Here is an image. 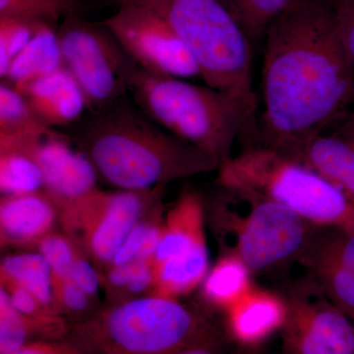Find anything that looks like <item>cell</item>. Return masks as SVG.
Masks as SVG:
<instances>
[{
	"mask_svg": "<svg viewBox=\"0 0 354 354\" xmlns=\"http://www.w3.org/2000/svg\"><path fill=\"white\" fill-rule=\"evenodd\" d=\"M232 354H256V353H254L253 349L239 348V351H235V353H232Z\"/></svg>",
	"mask_w": 354,
	"mask_h": 354,
	"instance_id": "cell-39",
	"label": "cell"
},
{
	"mask_svg": "<svg viewBox=\"0 0 354 354\" xmlns=\"http://www.w3.org/2000/svg\"><path fill=\"white\" fill-rule=\"evenodd\" d=\"M50 127L0 137V190L2 196L44 190V174L35 151Z\"/></svg>",
	"mask_w": 354,
	"mask_h": 354,
	"instance_id": "cell-19",
	"label": "cell"
},
{
	"mask_svg": "<svg viewBox=\"0 0 354 354\" xmlns=\"http://www.w3.org/2000/svg\"><path fill=\"white\" fill-rule=\"evenodd\" d=\"M79 0H0V18H16L58 28L72 15H81Z\"/></svg>",
	"mask_w": 354,
	"mask_h": 354,
	"instance_id": "cell-25",
	"label": "cell"
},
{
	"mask_svg": "<svg viewBox=\"0 0 354 354\" xmlns=\"http://www.w3.org/2000/svg\"><path fill=\"white\" fill-rule=\"evenodd\" d=\"M133 263L125 265L109 266L106 274V288L111 292H124L131 277Z\"/></svg>",
	"mask_w": 354,
	"mask_h": 354,
	"instance_id": "cell-37",
	"label": "cell"
},
{
	"mask_svg": "<svg viewBox=\"0 0 354 354\" xmlns=\"http://www.w3.org/2000/svg\"><path fill=\"white\" fill-rule=\"evenodd\" d=\"M281 153L318 172L354 203V145L348 140L326 131Z\"/></svg>",
	"mask_w": 354,
	"mask_h": 354,
	"instance_id": "cell-17",
	"label": "cell"
},
{
	"mask_svg": "<svg viewBox=\"0 0 354 354\" xmlns=\"http://www.w3.org/2000/svg\"><path fill=\"white\" fill-rule=\"evenodd\" d=\"M335 27L354 67V0H328Z\"/></svg>",
	"mask_w": 354,
	"mask_h": 354,
	"instance_id": "cell-32",
	"label": "cell"
},
{
	"mask_svg": "<svg viewBox=\"0 0 354 354\" xmlns=\"http://www.w3.org/2000/svg\"><path fill=\"white\" fill-rule=\"evenodd\" d=\"M251 41L264 39L268 27L300 0H223Z\"/></svg>",
	"mask_w": 354,
	"mask_h": 354,
	"instance_id": "cell-27",
	"label": "cell"
},
{
	"mask_svg": "<svg viewBox=\"0 0 354 354\" xmlns=\"http://www.w3.org/2000/svg\"><path fill=\"white\" fill-rule=\"evenodd\" d=\"M164 188L115 192L97 189L62 209L59 220L67 236L82 247L88 257L111 266L132 228L160 202Z\"/></svg>",
	"mask_w": 354,
	"mask_h": 354,
	"instance_id": "cell-9",
	"label": "cell"
},
{
	"mask_svg": "<svg viewBox=\"0 0 354 354\" xmlns=\"http://www.w3.org/2000/svg\"><path fill=\"white\" fill-rule=\"evenodd\" d=\"M39 120L25 95L6 81L0 84V136L48 128Z\"/></svg>",
	"mask_w": 354,
	"mask_h": 354,
	"instance_id": "cell-28",
	"label": "cell"
},
{
	"mask_svg": "<svg viewBox=\"0 0 354 354\" xmlns=\"http://www.w3.org/2000/svg\"><path fill=\"white\" fill-rule=\"evenodd\" d=\"M58 28L44 26L14 58L7 70L6 81L21 90L32 81L53 73L64 66Z\"/></svg>",
	"mask_w": 354,
	"mask_h": 354,
	"instance_id": "cell-20",
	"label": "cell"
},
{
	"mask_svg": "<svg viewBox=\"0 0 354 354\" xmlns=\"http://www.w3.org/2000/svg\"><path fill=\"white\" fill-rule=\"evenodd\" d=\"M57 36L64 65L82 88L88 111L106 108L129 94L140 66L102 21L69 16L58 26Z\"/></svg>",
	"mask_w": 354,
	"mask_h": 354,
	"instance_id": "cell-8",
	"label": "cell"
},
{
	"mask_svg": "<svg viewBox=\"0 0 354 354\" xmlns=\"http://www.w3.org/2000/svg\"><path fill=\"white\" fill-rule=\"evenodd\" d=\"M213 220L225 253L251 272L269 271L297 260L313 225L259 193L221 186Z\"/></svg>",
	"mask_w": 354,
	"mask_h": 354,
	"instance_id": "cell-7",
	"label": "cell"
},
{
	"mask_svg": "<svg viewBox=\"0 0 354 354\" xmlns=\"http://www.w3.org/2000/svg\"><path fill=\"white\" fill-rule=\"evenodd\" d=\"M251 274L239 258L223 254L203 281V298L211 308L225 312L253 288Z\"/></svg>",
	"mask_w": 354,
	"mask_h": 354,
	"instance_id": "cell-22",
	"label": "cell"
},
{
	"mask_svg": "<svg viewBox=\"0 0 354 354\" xmlns=\"http://www.w3.org/2000/svg\"><path fill=\"white\" fill-rule=\"evenodd\" d=\"M55 329L50 324L32 320L20 314L11 304L8 292H0V354H8L35 341H51Z\"/></svg>",
	"mask_w": 354,
	"mask_h": 354,
	"instance_id": "cell-24",
	"label": "cell"
},
{
	"mask_svg": "<svg viewBox=\"0 0 354 354\" xmlns=\"http://www.w3.org/2000/svg\"><path fill=\"white\" fill-rule=\"evenodd\" d=\"M129 95L155 122L221 162L234 156L239 139L259 138L256 113L236 97L185 79L158 75L140 67Z\"/></svg>",
	"mask_w": 354,
	"mask_h": 354,
	"instance_id": "cell-3",
	"label": "cell"
},
{
	"mask_svg": "<svg viewBox=\"0 0 354 354\" xmlns=\"http://www.w3.org/2000/svg\"><path fill=\"white\" fill-rule=\"evenodd\" d=\"M218 172V185L259 193L310 225L354 234V203L318 172L278 151L244 147Z\"/></svg>",
	"mask_w": 354,
	"mask_h": 354,
	"instance_id": "cell-6",
	"label": "cell"
},
{
	"mask_svg": "<svg viewBox=\"0 0 354 354\" xmlns=\"http://www.w3.org/2000/svg\"><path fill=\"white\" fill-rule=\"evenodd\" d=\"M286 313L281 327L286 354H354V322L333 304L311 277L283 295Z\"/></svg>",
	"mask_w": 354,
	"mask_h": 354,
	"instance_id": "cell-10",
	"label": "cell"
},
{
	"mask_svg": "<svg viewBox=\"0 0 354 354\" xmlns=\"http://www.w3.org/2000/svg\"><path fill=\"white\" fill-rule=\"evenodd\" d=\"M204 221L205 205L201 196L190 191L183 193L165 216L153 265L183 257L206 246Z\"/></svg>",
	"mask_w": 354,
	"mask_h": 354,
	"instance_id": "cell-18",
	"label": "cell"
},
{
	"mask_svg": "<svg viewBox=\"0 0 354 354\" xmlns=\"http://www.w3.org/2000/svg\"><path fill=\"white\" fill-rule=\"evenodd\" d=\"M70 127V136L97 174L120 190H152L221 167L218 158L149 118L129 94L87 111Z\"/></svg>",
	"mask_w": 354,
	"mask_h": 354,
	"instance_id": "cell-2",
	"label": "cell"
},
{
	"mask_svg": "<svg viewBox=\"0 0 354 354\" xmlns=\"http://www.w3.org/2000/svg\"><path fill=\"white\" fill-rule=\"evenodd\" d=\"M155 283V265L153 260H140L133 263L131 277L124 293L127 297H136L150 290Z\"/></svg>",
	"mask_w": 354,
	"mask_h": 354,
	"instance_id": "cell-35",
	"label": "cell"
},
{
	"mask_svg": "<svg viewBox=\"0 0 354 354\" xmlns=\"http://www.w3.org/2000/svg\"><path fill=\"white\" fill-rule=\"evenodd\" d=\"M113 7L115 11L102 23L142 69L185 80L201 77L185 44L157 14L134 4Z\"/></svg>",
	"mask_w": 354,
	"mask_h": 354,
	"instance_id": "cell-11",
	"label": "cell"
},
{
	"mask_svg": "<svg viewBox=\"0 0 354 354\" xmlns=\"http://www.w3.org/2000/svg\"><path fill=\"white\" fill-rule=\"evenodd\" d=\"M216 322L176 298H130L70 327L62 341L78 354H176Z\"/></svg>",
	"mask_w": 354,
	"mask_h": 354,
	"instance_id": "cell-4",
	"label": "cell"
},
{
	"mask_svg": "<svg viewBox=\"0 0 354 354\" xmlns=\"http://www.w3.org/2000/svg\"><path fill=\"white\" fill-rule=\"evenodd\" d=\"M44 174V191L60 211L97 190V169L70 135L50 128L35 151Z\"/></svg>",
	"mask_w": 354,
	"mask_h": 354,
	"instance_id": "cell-13",
	"label": "cell"
},
{
	"mask_svg": "<svg viewBox=\"0 0 354 354\" xmlns=\"http://www.w3.org/2000/svg\"><path fill=\"white\" fill-rule=\"evenodd\" d=\"M44 26L16 18H0V76L6 77L14 58ZM53 27V26H51Z\"/></svg>",
	"mask_w": 354,
	"mask_h": 354,
	"instance_id": "cell-29",
	"label": "cell"
},
{
	"mask_svg": "<svg viewBox=\"0 0 354 354\" xmlns=\"http://www.w3.org/2000/svg\"><path fill=\"white\" fill-rule=\"evenodd\" d=\"M70 279L91 298H94L99 292L101 286L99 272L79 249L72 267Z\"/></svg>",
	"mask_w": 354,
	"mask_h": 354,
	"instance_id": "cell-34",
	"label": "cell"
},
{
	"mask_svg": "<svg viewBox=\"0 0 354 354\" xmlns=\"http://www.w3.org/2000/svg\"><path fill=\"white\" fill-rule=\"evenodd\" d=\"M19 91L39 120L55 129L72 127L88 111L82 88L64 65Z\"/></svg>",
	"mask_w": 354,
	"mask_h": 354,
	"instance_id": "cell-15",
	"label": "cell"
},
{
	"mask_svg": "<svg viewBox=\"0 0 354 354\" xmlns=\"http://www.w3.org/2000/svg\"><path fill=\"white\" fill-rule=\"evenodd\" d=\"M328 131L334 132L344 137L354 145V109H349L348 113Z\"/></svg>",
	"mask_w": 354,
	"mask_h": 354,
	"instance_id": "cell-38",
	"label": "cell"
},
{
	"mask_svg": "<svg viewBox=\"0 0 354 354\" xmlns=\"http://www.w3.org/2000/svg\"><path fill=\"white\" fill-rule=\"evenodd\" d=\"M0 272L2 286L24 288L32 293L46 309L60 316L55 308L53 272L41 253H19L6 256L2 260Z\"/></svg>",
	"mask_w": 354,
	"mask_h": 354,
	"instance_id": "cell-21",
	"label": "cell"
},
{
	"mask_svg": "<svg viewBox=\"0 0 354 354\" xmlns=\"http://www.w3.org/2000/svg\"><path fill=\"white\" fill-rule=\"evenodd\" d=\"M39 253L50 265L55 281L69 279L78 247L67 235L50 232L37 244Z\"/></svg>",
	"mask_w": 354,
	"mask_h": 354,
	"instance_id": "cell-30",
	"label": "cell"
},
{
	"mask_svg": "<svg viewBox=\"0 0 354 354\" xmlns=\"http://www.w3.org/2000/svg\"><path fill=\"white\" fill-rule=\"evenodd\" d=\"M262 145L286 153L328 131L354 101V67L328 0H300L265 32Z\"/></svg>",
	"mask_w": 354,
	"mask_h": 354,
	"instance_id": "cell-1",
	"label": "cell"
},
{
	"mask_svg": "<svg viewBox=\"0 0 354 354\" xmlns=\"http://www.w3.org/2000/svg\"><path fill=\"white\" fill-rule=\"evenodd\" d=\"M59 216V207L44 190L30 194L2 196L0 202L2 245L38 244L46 235L50 234Z\"/></svg>",
	"mask_w": 354,
	"mask_h": 354,
	"instance_id": "cell-16",
	"label": "cell"
},
{
	"mask_svg": "<svg viewBox=\"0 0 354 354\" xmlns=\"http://www.w3.org/2000/svg\"><path fill=\"white\" fill-rule=\"evenodd\" d=\"M157 14L183 41L205 85L230 93L256 113L252 48L243 28L223 0H104Z\"/></svg>",
	"mask_w": 354,
	"mask_h": 354,
	"instance_id": "cell-5",
	"label": "cell"
},
{
	"mask_svg": "<svg viewBox=\"0 0 354 354\" xmlns=\"http://www.w3.org/2000/svg\"><path fill=\"white\" fill-rule=\"evenodd\" d=\"M91 299L71 279H55V308L60 316L64 313L82 315L91 308Z\"/></svg>",
	"mask_w": 354,
	"mask_h": 354,
	"instance_id": "cell-31",
	"label": "cell"
},
{
	"mask_svg": "<svg viewBox=\"0 0 354 354\" xmlns=\"http://www.w3.org/2000/svg\"><path fill=\"white\" fill-rule=\"evenodd\" d=\"M209 272L208 247L202 246L183 257L155 265L151 295L176 298L187 295L203 283Z\"/></svg>",
	"mask_w": 354,
	"mask_h": 354,
	"instance_id": "cell-23",
	"label": "cell"
},
{
	"mask_svg": "<svg viewBox=\"0 0 354 354\" xmlns=\"http://www.w3.org/2000/svg\"><path fill=\"white\" fill-rule=\"evenodd\" d=\"M164 220L160 202L151 209L132 228L114 256L113 265L131 264L140 260H153L157 250Z\"/></svg>",
	"mask_w": 354,
	"mask_h": 354,
	"instance_id": "cell-26",
	"label": "cell"
},
{
	"mask_svg": "<svg viewBox=\"0 0 354 354\" xmlns=\"http://www.w3.org/2000/svg\"><path fill=\"white\" fill-rule=\"evenodd\" d=\"M8 354H78L64 341H35Z\"/></svg>",
	"mask_w": 354,
	"mask_h": 354,
	"instance_id": "cell-36",
	"label": "cell"
},
{
	"mask_svg": "<svg viewBox=\"0 0 354 354\" xmlns=\"http://www.w3.org/2000/svg\"><path fill=\"white\" fill-rule=\"evenodd\" d=\"M295 261L354 322L353 232L313 225Z\"/></svg>",
	"mask_w": 354,
	"mask_h": 354,
	"instance_id": "cell-12",
	"label": "cell"
},
{
	"mask_svg": "<svg viewBox=\"0 0 354 354\" xmlns=\"http://www.w3.org/2000/svg\"><path fill=\"white\" fill-rule=\"evenodd\" d=\"M228 337L225 328L216 322L194 342L176 354H227Z\"/></svg>",
	"mask_w": 354,
	"mask_h": 354,
	"instance_id": "cell-33",
	"label": "cell"
},
{
	"mask_svg": "<svg viewBox=\"0 0 354 354\" xmlns=\"http://www.w3.org/2000/svg\"><path fill=\"white\" fill-rule=\"evenodd\" d=\"M225 313V328L230 339L239 348L254 349L281 332L286 307L283 297L253 286Z\"/></svg>",
	"mask_w": 354,
	"mask_h": 354,
	"instance_id": "cell-14",
	"label": "cell"
}]
</instances>
